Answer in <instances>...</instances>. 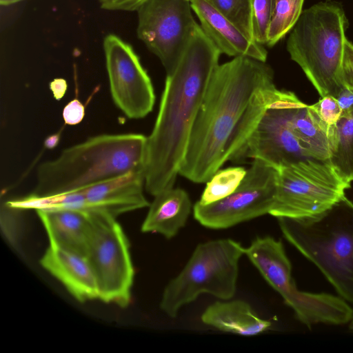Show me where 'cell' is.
<instances>
[{"instance_id":"obj_31","label":"cell","mask_w":353,"mask_h":353,"mask_svg":"<svg viewBox=\"0 0 353 353\" xmlns=\"http://www.w3.org/2000/svg\"><path fill=\"white\" fill-rule=\"evenodd\" d=\"M343 113L353 110V90L344 87L336 98Z\"/></svg>"},{"instance_id":"obj_30","label":"cell","mask_w":353,"mask_h":353,"mask_svg":"<svg viewBox=\"0 0 353 353\" xmlns=\"http://www.w3.org/2000/svg\"><path fill=\"white\" fill-rule=\"evenodd\" d=\"M146 0H99L102 8L109 10L134 11Z\"/></svg>"},{"instance_id":"obj_23","label":"cell","mask_w":353,"mask_h":353,"mask_svg":"<svg viewBox=\"0 0 353 353\" xmlns=\"http://www.w3.org/2000/svg\"><path fill=\"white\" fill-rule=\"evenodd\" d=\"M247 170L243 167H230L219 170L207 182V185L196 202L208 205L221 200L231 194L240 185Z\"/></svg>"},{"instance_id":"obj_26","label":"cell","mask_w":353,"mask_h":353,"mask_svg":"<svg viewBox=\"0 0 353 353\" xmlns=\"http://www.w3.org/2000/svg\"><path fill=\"white\" fill-rule=\"evenodd\" d=\"M274 9V0H252L254 39L259 44H266Z\"/></svg>"},{"instance_id":"obj_9","label":"cell","mask_w":353,"mask_h":353,"mask_svg":"<svg viewBox=\"0 0 353 353\" xmlns=\"http://www.w3.org/2000/svg\"><path fill=\"white\" fill-rule=\"evenodd\" d=\"M93 219L86 257L96 276L99 299L125 307L131 300L134 276L128 240L116 217L94 210Z\"/></svg>"},{"instance_id":"obj_10","label":"cell","mask_w":353,"mask_h":353,"mask_svg":"<svg viewBox=\"0 0 353 353\" xmlns=\"http://www.w3.org/2000/svg\"><path fill=\"white\" fill-rule=\"evenodd\" d=\"M278 177L276 168L254 159L241 183L231 194L208 205L196 203L194 218L205 228L219 230L269 214Z\"/></svg>"},{"instance_id":"obj_19","label":"cell","mask_w":353,"mask_h":353,"mask_svg":"<svg viewBox=\"0 0 353 353\" xmlns=\"http://www.w3.org/2000/svg\"><path fill=\"white\" fill-rule=\"evenodd\" d=\"M201 319L204 324L221 331L247 336L260 334L271 326L248 302L239 299L214 302L204 310Z\"/></svg>"},{"instance_id":"obj_21","label":"cell","mask_w":353,"mask_h":353,"mask_svg":"<svg viewBox=\"0 0 353 353\" xmlns=\"http://www.w3.org/2000/svg\"><path fill=\"white\" fill-rule=\"evenodd\" d=\"M329 161L347 184L353 181V110L343 113L327 130Z\"/></svg>"},{"instance_id":"obj_12","label":"cell","mask_w":353,"mask_h":353,"mask_svg":"<svg viewBox=\"0 0 353 353\" xmlns=\"http://www.w3.org/2000/svg\"><path fill=\"white\" fill-rule=\"evenodd\" d=\"M300 102L293 92L282 90L248 139L242 157L261 160L277 170L312 159L293 131L292 119Z\"/></svg>"},{"instance_id":"obj_25","label":"cell","mask_w":353,"mask_h":353,"mask_svg":"<svg viewBox=\"0 0 353 353\" xmlns=\"http://www.w3.org/2000/svg\"><path fill=\"white\" fill-rule=\"evenodd\" d=\"M204 1L230 20L249 39L256 41L253 25L252 0Z\"/></svg>"},{"instance_id":"obj_32","label":"cell","mask_w":353,"mask_h":353,"mask_svg":"<svg viewBox=\"0 0 353 353\" xmlns=\"http://www.w3.org/2000/svg\"><path fill=\"white\" fill-rule=\"evenodd\" d=\"M67 82L63 79H54L50 83V89L52 91L54 97L59 100L63 97L67 91Z\"/></svg>"},{"instance_id":"obj_20","label":"cell","mask_w":353,"mask_h":353,"mask_svg":"<svg viewBox=\"0 0 353 353\" xmlns=\"http://www.w3.org/2000/svg\"><path fill=\"white\" fill-rule=\"evenodd\" d=\"M292 127L301 146L310 158L329 161L327 128L311 105L300 102L293 116Z\"/></svg>"},{"instance_id":"obj_34","label":"cell","mask_w":353,"mask_h":353,"mask_svg":"<svg viewBox=\"0 0 353 353\" xmlns=\"http://www.w3.org/2000/svg\"><path fill=\"white\" fill-rule=\"evenodd\" d=\"M23 0H0V4L1 6H9Z\"/></svg>"},{"instance_id":"obj_7","label":"cell","mask_w":353,"mask_h":353,"mask_svg":"<svg viewBox=\"0 0 353 353\" xmlns=\"http://www.w3.org/2000/svg\"><path fill=\"white\" fill-rule=\"evenodd\" d=\"M245 254L293 310L297 319L307 327L319 323L344 325L352 320L353 310L342 298L298 289L292 277L291 263L281 241L270 236L256 237L245 248Z\"/></svg>"},{"instance_id":"obj_11","label":"cell","mask_w":353,"mask_h":353,"mask_svg":"<svg viewBox=\"0 0 353 353\" xmlns=\"http://www.w3.org/2000/svg\"><path fill=\"white\" fill-rule=\"evenodd\" d=\"M190 0H146L137 9V36L167 74L176 65L199 24Z\"/></svg>"},{"instance_id":"obj_28","label":"cell","mask_w":353,"mask_h":353,"mask_svg":"<svg viewBox=\"0 0 353 353\" xmlns=\"http://www.w3.org/2000/svg\"><path fill=\"white\" fill-rule=\"evenodd\" d=\"M341 79L345 87L353 90V43L347 38L344 42Z\"/></svg>"},{"instance_id":"obj_4","label":"cell","mask_w":353,"mask_h":353,"mask_svg":"<svg viewBox=\"0 0 353 353\" xmlns=\"http://www.w3.org/2000/svg\"><path fill=\"white\" fill-rule=\"evenodd\" d=\"M277 219L286 240L353 303V203L343 196L316 216Z\"/></svg>"},{"instance_id":"obj_16","label":"cell","mask_w":353,"mask_h":353,"mask_svg":"<svg viewBox=\"0 0 353 353\" xmlns=\"http://www.w3.org/2000/svg\"><path fill=\"white\" fill-rule=\"evenodd\" d=\"M201 27L221 53L246 56L263 62L268 52L263 45L249 39L230 20L204 0H190Z\"/></svg>"},{"instance_id":"obj_18","label":"cell","mask_w":353,"mask_h":353,"mask_svg":"<svg viewBox=\"0 0 353 353\" xmlns=\"http://www.w3.org/2000/svg\"><path fill=\"white\" fill-rule=\"evenodd\" d=\"M191 210L192 203L185 190L174 188L164 190L150 204L141 232L172 239L185 225Z\"/></svg>"},{"instance_id":"obj_27","label":"cell","mask_w":353,"mask_h":353,"mask_svg":"<svg viewBox=\"0 0 353 353\" xmlns=\"http://www.w3.org/2000/svg\"><path fill=\"white\" fill-rule=\"evenodd\" d=\"M325 126L329 128L341 117L342 110L336 98L332 96L321 97L311 105Z\"/></svg>"},{"instance_id":"obj_22","label":"cell","mask_w":353,"mask_h":353,"mask_svg":"<svg viewBox=\"0 0 353 353\" xmlns=\"http://www.w3.org/2000/svg\"><path fill=\"white\" fill-rule=\"evenodd\" d=\"M10 208L19 210L57 211L65 210H88L90 208L81 189L54 194L29 195L6 201Z\"/></svg>"},{"instance_id":"obj_24","label":"cell","mask_w":353,"mask_h":353,"mask_svg":"<svg viewBox=\"0 0 353 353\" xmlns=\"http://www.w3.org/2000/svg\"><path fill=\"white\" fill-rule=\"evenodd\" d=\"M304 0H274L266 44L272 47L294 26L303 12Z\"/></svg>"},{"instance_id":"obj_33","label":"cell","mask_w":353,"mask_h":353,"mask_svg":"<svg viewBox=\"0 0 353 353\" xmlns=\"http://www.w3.org/2000/svg\"><path fill=\"white\" fill-rule=\"evenodd\" d=\"M59 141V137L57 135L51 136L48 137L45 141V145L48 148H53V145H56Z\"/></svg>"},{"instance_id":"obj_17","label":"cell","mask_w":353,"mask_h":353,"mask_svg":"<svg viewBox=\"0 0 353 353\" xmlns=\"http://www.w3.org/2000/svg\"><path fill=\"white\" fill-rule=\"evenodd\" d=\"M93 211L65 210L36 212L46 230L49 245L86 256L94 230Z\"/></svg>"},{"instance_id":"obj_3","label":"cell","mask_w":353,"mask_h":353,"mask_svg":"<svg viewBox=\"0 0 353 353\" xmlns=\"http://www.w3.org/2000/svg\"><path fill=\"white\" fill-rule=\"evenodd\" d=\"M148 137L104 134L69 147L41 163L33 193L44 195L81 189L132 170H145Z\"/></svg>"},{"instance_id":"obj_35","label":"cell","mask_w":353,"mask_h":353,"mask_svg":"<svg viewBox=\"0 0 353 353\" xmlns=\"http://www.w3.org/2000/svg\"><path fill=\"white\" fill-rule=\"evenodd\" d=\"M350 329L351 330H352V331H353V319H352V320L350 322Z\"/></svg>"},{"instance_id":"obj_8","label":"cell","mask_w":353,"mask_h":353,"mask_svg":"<svg viewBox=\"0 0 353 353\" xmlns=\"http://www.w3.org/2000/svg\"><path fill=\"white\" fill-rule=\"evenodd\" d=\"M276 192L269 214L303 219L319 214L350 187L327 161L308 159L278 170Z\"/></svg>"},{"instance_id":"obj_5","label":"cell","mask_w":353,"mask_h":353,"mask_svg":"<svg viewBox=\"0 0 353 353\" xmlns=\"http://www.w3.org/2000/svg\"><path fill=\"white\" fill-rule=\"evenodd\" d=\"M347 25L339 3L321 1L303 10L287 41L291 59L321 97L336 98L345 87L341 70Z\"/></svg>"},{"instance_id":"obj_2","label":"cell","mask_w":353,"mask_h":353,"mask_svg":"<svg viewBox=\"0 0 353 353\" xmlns=\"http://www.w3.org/2000/svg\"><path fill=\"white\" fill-rule=\"evenodd\" d=\"M221 52L198 26L176 67L167 74L159 113L147 141L145 190L172 188Z\"/></svg>"},{"instance_id":"obj_14","label":"cell","mask_w":353,"mask_h":353,"mask_svg":"<svg viewBox=\"0 0 353 353\" xmlns=\"http://www.w3.org/2000/svg\"><path fill=\"white\" fill-rule=\"evenodd\" d=\"M145 170H132L125 174L83 188L91 210L117 216L149 207L143 191Z\"/></svg>"},{"instance_id":"obj_29","label":"cell","mask_w":353,"mask_h":353,"mask_svg":"<svg viewBox=\"0 0 353 353\" xmlns=\"http://www.w3.org/2000/svg\"><path fill=\"white\" fill-rule=\"evenodd\" d=\"M62 114L65 123L70 125H77L84 118L85 108L78 99H74L64 107Z\"/></svg>"},{"instance_id":"obj_13","label":"cell","mask_w":353,"mask_h":353,"mask_svg":"<svg viewBox=\"0 0 353 353\" xmlns=\"http://www.w3.org/2000/svg\"><path fill=\"white\" fill-rule=\"evenodd\" d=\"M110 91L117 107L129 119L148 115L155 95L147 72L130 45L110 34L103 40Z\"/></svg>"},{"instance_id":"obj_6","label":"cell","mask_w":353,"mask_h":353,"mask_svg":"<svg viewBox=\"0 0 353 353\" xmlns=\"http://www.w3.org/2000/svg\"><path fill=\"white\" fill-rule=\"evenodd\" d=\"M245 248L235 240L221 239L199 244L181 271L165 286L161 309L170 317L202 294L230 300L236 292L239 263Z\"/></svg>"},{"instance_id":"obj_1","label":"cell","mask_w":353,"mask_h":353,"mask_svg":"<svg viewBox=\"0 0 353 353\" xmlns=\"http://www.w3.org/2000/svg\"><path fill=\"white\" fill-rule=\"evenodd\" d=\"M265 62L239 56L216 68L195 119L179 174L208 182L245 145L268 107L281 94Z\"/></svg>"},{"instance_id":"obj_15","label":"cell","mask_w":353,"mask_h":353,"mask_svg":"<svg viewBox=\"0 0 353 353\" xmlns=\"http://www.w3.org/2000/svg\"><path fill=\"white\" fill-rule=\"evenodd\" d=\"M40 264L78 301L99 299L96 276L85 256L49 245Z\"/></svg>"}]
</instances>
